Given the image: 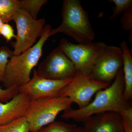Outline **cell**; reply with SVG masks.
<instances>
[{"label": "cell", "instance_id": "obj_22", "mask_svg": "<svg viewBox=\"0 0 132 132\" xmlns=\"http://www.w3.org/2000/svg\"><path fill=\"white\" fill-rule=\"evenodd\" d=\"M0 34L7 42L11 40L12 38H16V35L14 34L13 29L8 23H4L1 29Z\"/></svg>", "mask_w": 132, "mask_h": 132}, {"label": "cell", "instance_id": "obj_12", "mask_svg": "<svg viewBox=\"0 0 132 132\" xmlns=\"http://www.w3.org/2000/svg\"><path fill=\"white\" fill-rule=\"evenodd\" d=\"M31 101L27 95L19 92L9 101L0 103V125L25 116Z\"/></svg>", "mask_w": 132, "mask_h": 132}, {"label": "cell", "instance_id": "obj_10", "mask_svg": "<svg viewBox=\"0 0 132 132\" xmlns=\"http://www.w3.org/2000/svg\"><path fill=\"white\" fill-rule=\"evenodd\" d=\"M72 79L62 80H53L40 77L36 69L33 71L30 80L19 88V93L27 95L32 100L53 97L71 81Z\"/></svg>", "mask_w": 132, "mask_h": 132}, {"label": "cell", "instance_id": "obj_15", "mask_svg": "<svg viewBox=\"0 0 132 132\" xmlns=\"http://www.w3.org/2000/svg\"><path fill=\"white\" fill-rule=\"evenodd\" d=\"M47 0H21L19 1L18 8L28 12L34 19H37L38 13L43 5L47 3Z\"/></svg>", "mask_w": 132, "mask_h": 132}, {"label": "cell", "instance_id": "obj_8", "mask_svg": "<svg viewBox=\"0 0 132 132\" xmlns=\"http://www.w3.org/2000/svg\"><path fill=\"white\" fill-rule=\"evenodd\" d=\"M36 71L40 77L53 80L72 79L77 72L73 63L59 46L39 64Z\"/></svg>", "mask_w": 132, "mask_h": 132}, {"label": "cell", "instance_id": "obj_23", "mask_svg": "<svg viewBox=\"0 0 132 132\" xmlns=\"http://www.w3.org/2000/svg\"><path fill=\"white\" fill-rule=\"evenodd\" d=\"M123 121L132 126V108L129 106L126 109L119 113Z\"/></svg>", "mask_w": 132, "mask_h": 132}, {"label": "cell", "instance_id": "obj_14", "mask_svg": "<svg viewBox=\"0 0 132 132\" xmlns=\"http://www.w3.org/2000/svg\"><path fill=\"white\" fill-rule=\"evenodd\" d=\"M19 0H0V18L5 23L12 20L15 12L18 8Z\"/></svg>", "mask_w": 132, "mask_h": 132}, {"label": "cell", "instance_id": "obj_18", "mask_svg": "<svg viewBox=\"0 0 132 132\" xmlns=\"http://www.w3.org/2000/svg\"><path fill=\"white\" fill-rule=\"evenodd\" d=\"M109 1L115 5L113 8V13L109 20L116 18L126 11L132 10V0H112Z\"/></svg>", "mask_w": 132, "mask_h": 132}, {"label": "cell", "instance_id": "obj_19", "mask_svg": "<svg viewBox=\"0 0 132 132\" xmlns=\"http://www.w3.org/2000/svg\"><path fill=\"white\" fill-rule=\"evenodd\" d=\"M13 55V52L7 47L3 46L0 48V82L3 79L9 58Z\"/></svg>", "mask_w": 132, "mask_h": 132}, {"label": "cell", "instance_id": "obj_11", "mask_svg": "<svg viewBox=\"0 0 132 132\" xmlns=\"http://www.w3.org/2000/svg\"><path fill=\"white\" fill-rule=\"evenodd\" d=\"M84 123L86 132H124L123 119L120 114L116 112L94 114Z\"/></svg>", "mask_w": 132, "mask_h": 132}, {"label": "cell", "instance_id": "obj_4", "mask_svg": "<svg viewBox=\"0 0 132 132\" xmlns=\"http://www.w3.org/2000/svg\"><path fill=\"white\" fill-rule=\"evenodd\" d=\"M72 103L68 97L59 95L31 101L24 116L29 131L36 132L53 123L60 113L71 108Z\"/></svg>", "mask_w": 132, "mask_h": 132}, {"label": "cell", "instance_id": "obj_9", "mask_svg": "<svg viewBox=\"0 0 132 132\" xmlns=\"http://www.w3.org/2000/svg\"><path fill=\"white\" fill-rule=\"evenodd\" d=\"M123 66V53L120 47L107 46L95 63L90 75L96 80L109 85Z\"/></svg>", "mask_w": 132, "mask_h": 132}, {"label": "cell", "instance_id": "obj_16", "mask_svg": "<svg viewBox=\"0 0 132 132\" xmlns=\"http://www.w3.org/2000/svg\"><path fill=\"white\" fill-rule=\"evenodd\" d=\"M29 132V125L24 116L6 125H0V132Z\"/></svg>", "mask_w": 132, "mask_h": 132}, {"label": "cell", "instance_id": "obj_21", "mask_svg": "<svg viewBox=\"0 0 132 132\" xmlns=\"http://www.w3.org/2000/svg\"><path fill=\"white\" fill-rule=\"evenodd\" d=\"M121 28L126 31H132V10L124 12L120 20Z\"/></svg>", "mask_w": 132, "mask_h": 132}, {"label": "cell", "instance_id": "obj_6", "mask_svg": "<svg viewBox=\"0 0 132 132\" xmlns=\"http://www.w3.org/2000/svg\"><path fill=\"white\" fill-rule=\"evenodd\" d=\"M17 29L16 41L14 44V55L21 54L32 47L37 38L41 36L46 23L44 18L34 19L23 10L18 8L12 18Z\"/></svg>", "mask_w": 132, "mask_h": 132}, {"label": "cell", "instance_id": "obj_3", "mask_svg": "<svg viewBox=\"0 0 132 132\" xmlns=\"http://www.w3.org/2000/svg\"><path fill=\"white\" fill-rule=\"evenodd\" d=\"M62 21L59 27L52 29L50 35L61 33L74 39L79 44L92 43L95 38L89 15L79 0H64L61 14Z\"/></svg>", "mask_w": 132, "mask_h": 132}, {"label": "cell", "instance_id": "obj_7", "mask_svg": "<svg viewBox=\"0 0 132 132\" xmlns=\"http://www.w3.org/2000/svg\"><path fill=\"white\" fill-rule=\"evenodd\" d=\"M109 84L96 80L90 75L77 71L72 80L59 92L58 95L68 97L72 103L82 108L91 102L92 97Z\"/></svg>", "mask_w": 132, "mask_h": 132}, {"label": "cell", "instance_id": "obj_25", "mask_svg": "<svg viewBox=\"0 0 132 132\" xmlns=\"http://www.w3.org/2000/svg\"><path fill=\"white\" fill-rule=\"evenodd\" d=\"M74 132H86V131L84 127H77Z\"/></svg>", "mask_w": 132, "mask_h": 132}, {"label": "cell", "instance_id": "obj_1", "mask_svg": "<svg viewBox=\"0 0 132 132\" xmlns=\"http://www.w3.org/2000/svg\"><path fill=\"white\" fill-rule=\"evenodd\" d=\"M125 80L123 68L118 72L112 85L96 93L94 100L83 108H70L64 111L61 117L79 122H84L92 116L107 112L120 113L130 106L124 97Z\"/></svg>", "mask_w": 132, "mask_h": 132}, {"label": "cell", "instance_id": "obj_24", "mask_svg": "<svg viewBox=\"0 0 132 132\" xmlns=\"http://www.w3.org/2000/svg\"><path fill=\"white\" fill-rule=\"evenodd\" d=\"M123 125L124 132H132V126L128 125L123 121Z\"/></svg>", "mask_w": 132, "mask_h": 132}, {"label": "cell", "instance_id": "obj_13", "mask_svg": "<svg viewBox=\"0 0 132 132\" xmlns=\"http://www.w3.org/2000/svg\"><path fill=\"white\" fill-rule=\"evenodd\" d=\"M123 53V73L125 80L124 97L127 101L132 97V58L131 52L125 41L120 44Z\"/></svg>", "mask_w": 132, "mask_h": 132}, {"label": "cell", "instance_id": "obj_2", "mask_svg": "<svg viewBox=\"0 0 132 132\" xmlns=\"http://www.w3.org/2000/svg\"><path fill=\"white\" fill-rule=\"evenodd\" d=\"M52 29L50 24L45 25L39 39L35 45L21 54L13 55L9 60L2 81L6 88H19L30 80L31 71L42 56L43 48L50 36Z\"/></svg>", "mask_w": 132, "mask_h": 132}, {"label": "cell", "instance_id": "obj_20", "mask_svg": "<svg viewBox=\"0 0 132 132\" xmlns=\"http://www.w3.org/2000/svg\"><path fill=\"white\" fill-rule=\"evenodd\" d=\"M19 93V87H12L5 89L0 87V103H5L9 101Z\"/></svg>", "mask_w": 132, "mask_h": 132}, {"label": "cell", "instance_id": "obj_5", "mask_svg": "<svg viewBox=\"0 0 132 132\" xmlns=\"http://www.w3.org/2000/svg\"><path fill=\"white\" fill-rule=\"evenodd\" d=\"M59 46L73 63L76 71L90 75L95 63L107 45L102 42L75 44L62 38Z\"/></svg>", "mask_w": 132, "mask_h": 132}, {"label": "cell", "instance_id": "obj_26", "mask_svg": "<svg viewBox=\"0 0 132 132\" xmlns=\"http://www.w3.org/2000/svg\"><path fill=\"white\" fill-rule=\"evenodd\" d=\"M4 23H5V22L2 20V19L0 18V32H1V29L2 28V26ZM1 35V34H0V36Z\"/></svg>", "mask_w": 132, "mask_h": 132}, {"label": "cell", "instance_id": "obj_17", "mask_svg": "<svg viewBox=\"0 0 132 132\" xmlns=\"http://www.w3.org/2000/svg\"><path fill=\"white\" fill-rule=\"evenodd\" d=\"M77 128V126L75 124L54 121L42 128L36 132H74Z\"/></svg>", "mask_w": 132, "mask_h": 132}]
</instances>
